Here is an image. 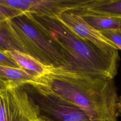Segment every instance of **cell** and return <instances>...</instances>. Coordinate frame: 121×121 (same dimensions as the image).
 <instances>
[{"label":"cell","mask_w":121,"mask_h":121,"mask_svg":"<svg viewBox=\"0 0 121 121\" xmlns=\"http://www.w3.org/2000/svg\"><path fill=\"white\" fill-rule=\"evenodd\" d=\"M38 91L52 93L84 110L91 121H117L119 96L114 79L53 68L33 85Z\"/></svg>","instance_id":"cell-1"},{"label":"cell","mask_w":121,"mask_h":121,"mask_svg":"<svg viewBox=\"0 0 121 121\" xmlns=\"http://www.w3.org/2000/svg\"><path fill=\"white\" fill-rule=\"evenodd\" d=\"M32 14L62 48L67 61L65 70L105 79L114 78L121 60L119 50L102 47L80 37L56 18Z\"/></svg>","instance_id":"cell-2"},{"label":"cell","mask_w":121,"mask_h":121,"mask_svg":"<svg viewBox=\"0 0 121 121\" xmlns=\"http://www.w3.org/2000/svg\"><path fill=\"white\" fill-rule=\"evenodd\" d=\"M11 23L29 55L45 65L67 68L62 48L32 14L25 12L12 18Z\"/></svg>","instance_id":"cell-3"},{"label":"cell","mask_w":121,"mask_h":121,"mask_svg":"<svg viewBox=\"0 0 121 121\" xmlns=\"http://www.w3.org/2000/svg\"><path fill=\"white\" fill-rule=\"evenodd\" d=\"M23 87L36 105L39 121H91L80 107L55 95L36 90L29 85Z\"/></svg>","instance_id":"cell-4"},{"label":"cell","mask_w":121,"mask_h":121,"mask_svg":"<svg viewBox=\"0 0 121 121\" xmlns=\"http://www.w3.org/2000/svg\"><path fill=\"white\" fill-rule=\"evenodd\" d=\"M37 108L24 89L14 84L0 89V121H39Z\"/></svg>","instance_id":"cell-5"},{"label":"cell","mask_w":121,"mask_h":121,"mask_svg":"<svg viewBox=\"0 0 121 121\" xmlns=\"http://www.w3.org/2000/svg\"><path fill=\"white\" fill-rule=\"evenodd\" d=\"M95 0H0V4L24 12L58 18L64 11L91 7Z\"/></svg>","instance_id":"cell-6"},{"label":"cell","mask_w":121,"mask_h":121,"mask_svg":"<svg viewBox=\"0 0 121 121\" xmlns=\"http://www.w3.org/2000/svg\"><path fill=\"white\" fill-rule=\"evenodd\" d=\"M56 18L84 39L90 40L102 47H112L119 50L113 43L87 24L79 15L73 10L64 11Z\"/></svg>","instance_id":"cell-7"},{"label":"cell","mask_w":121,"mask_h":121,"mask_svg":"<svg viewBox=\"0 0 121 121\" xmlns=\"http://www.w3.org/2000/svg\"><path fill=\"white\" fill-rule=\"evenodd\" d=\"M38 75L23 68H16L0 65V89L9 84L20 86L33 85L38 79Z\"/></svg>","instance_id":"cell-8"},{"label":"cell","mask_w":121,"mask_h":121,"mask_svg":"<svg viewBox=\"0 0 121 121\" xmlns=\"http://www.w3.org/2000/svg\"><path fill=\"white\" fill-rule=\"evenodd\" d=\"M89 25L99 32L121 29V18L97 13L87 9L73 10Z\"/></svg>","instance_id":"cell-9"},{"label":"cell","mask_w":121,"mask_h":121,"mask_svg":"<svg viewBox=\"0 0 121 121\" xmlns=\"http://www.w3.org/2000/svg\"><path fill=\"white\" fill-rule=\"evenodd\" d=\"M17 51L28 54L11 23V19L0 21V51Z\"/></svg>","instance_id":"cell-10"},{"label":"cell","mask_w":121,"mask_h":121,"mask_svg":"<svg viewBox=\"0 0 121 121\" xmlns=\"http://www.w3.org/2000/svg\"><path fill=\"white\" fill-rule=\"evenodd\" d=\"M3 52L13 59L22 68L39 76H44L50 73L52 69L54 68L45 65L28 54L23 52L17 51H6Z\"/></svg>","instance_id":"cell-11"},{"label":"cell","mask_w":121,"mask_h":121,"mask_svg":"<svg viewBox=\"0 0 121 121\" xmlns=\"http://www.w3.org/2000/svg\"><path fill=\"white\" fill-rule=\"evenodd\" d=\"M87 9L97 13L121 18V0H95L94 5Z\"/></svg>","instance_id":"cell-12"},{"label":"cell","mask_w":121,"mask_h":121,"mask_svg":"<svg viewBox=\"0 0 121 121\" xmlns=\"http://www.w3.org/2000/svg\"><path fill=\"white\" fill-rule=\"evenodd\" d=\"M24 13L22 11L14 8L0 4V21L11 19L24 14Z\"/></svg>","instance_id":"cell-13"},{"label":"cell","mask_w":121,"mask_h":121,"mask_svg":"<svg viewBox=\"0 0 121 121\" xmlns=\"http://www.w3.org/2000/svg\"><path fill=\"white\" fill-rule=\"evenodd\" d=\"M100 33L121 50V29L106 30Z\"/></svg>","instance_id":"cell-14"},{"label":"cell","mask_w":121,"mask_h":121,"mask_svg":"<svg viewBox=\"0 0 121 121\" xmlns=\"http://www.w3.org/2000/svg\"><path fill=\"white\" fill-rule=\"evenodd\" d=\"M0 65L16 68H22L13 59L7 56L5 53L0 51Z\"/></svg>","instance_id":"cell-15"},{"label":"cell","mask_w":121,"mask_h":121,"mask_svg":"<svg viewBox=\"0 0 121 121\" xmlns=\"http://www.w3.org/2000/svg\"><path fill=\"white\" fill-rule=\"evenodd\" d=\"M119 99H120V102H119V108L118 110V114L119 116L121 115V95L120 96H119Z\"/></svg>","instance_id":"cell-16"}]
</instances>
